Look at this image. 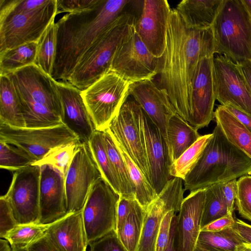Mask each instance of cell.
Returning a JSON list of instances; mask_svg holds the SVG:
<instances>
[{
    "label": "cell",
    "mask_w": 251,
    "mask_h": 251,
    "mask_svg": "<svg viewBox=\"0 0 251 251\" xmlns=\"http://www.w3.org/2000/svg\"><path fill=\"white\" fill-rule=\"evenodd\" d=\"M217 54L212 26L187 27L176 9H171L165 48L158 58V83L167 93L176 113L188 123L192 82L198 64Z\"/></svg>",
    "instance_id": "cell-1"
},
{
    "label": "cell",
    "mask_w": 251,
    "mask_h": 251,
    "mask_svg": "<svg viewBox=\"0 0 251 251\" xmlns=\"http://www.w3.org/2000/svg\"><path fill=\"white\" fill-rule=\"evenodd\" d=\"M130 0H99L90 8L68 13L57 23L56 50L51 76L68 82L92 45L124 11Z\"/></svg>",
    "instance_id": "cell-2"
},
{
    "label": "cell",
    "mask_w": 251,
    "mask_h": 251,
    "mask_svg": "<svg viewBox=\"0 0 251 251\" xmlns=\"http://www.w3.org/2000/svg\"><path fill=\"white\" fill-rule=\"evenodd\" d=\"M213 136L183 180L190 192L251 174V159L233 145L216 125Z\"/></svg>",
    "instance_id": "cell-3"
},
{
    "label": "cell",
    "mask_w": 251,
    "mask_h": 251,
    "mask_svg": "<svg viewBox=\"0 0 251 251\" xmlns=\"http://www.w3.org/2000/svg\"><path fill=\"white\" fill-rule=\"evenodd\" d=\"M57 15V0H0V53L38 42Z\"/></svg>",
    "instance_id": "cell-4"
},
{
    "label": "cell",
    "mask_w": 251,
    "mask_h": 251,
    "mask_svg": "<svg viewBox=\"0 0 251 251\" xmlns=\"http://www.w3.org/2000/svg\"><path fill=\"white\" fill-rule=\"evenodd\" d=\"M135 21L132 12L124 11L83 54L68 82L83 91L110 72L116 51L135 31Z\"/></svg>",
    "instance_id": "cell-5"
},
{
    "label": "cell",
    "mask_w": 251,
    "mask_h": 251,
    "mask_svg": "<svg viewBox=\"0 0 251 251\" xmlns=\"http://www.w3.org/2000/svg\"><path fill=\"white\" fill-rule=\"evenodd\" d=\"M212 28L217 54L251 60V16L242 0H223Z\"/></svg>",
    "instance_id": "cell-6"
},
{
    "label": "cell",
    "mask_w": 251,
    "mask_h": 251,
    "mask_svg": "<svg viewBox=\"0 0 251 251\" xmlns=\"http://www.w3.org/2000/svg\"><path fill=\"white\" fill-rule=\"evenodd\" d=\"M131 83L110 71L81 91L96 130L102 131L108 128L128 96Z\"/></svg>",
    "instance_id": "cell-7"
},
{
    "label": "cell",
    "mask_w": 251,
    "mask_h": 251,
    "mask_svg": "<svg viewBox=\"0 0 251 251\" xmlns=\"http://www.w3.org/2000/svg\"><path fill=\"white\" fill-rule=\"evenodd\" d=\"M0 140L14 145L35 161L42 159L51 150L72 143H80L64 124L50 127H15L0 123Z\"/></svg>",
    "instance_id": "cell-8"
},
{
    "label": "cell",
    "mask_w": 251,
    "mask_h": 251,
    "mask_svg": "<svg viewBox=\"0 0 251 251\" xmlns=\"http://www.w3.org/2000/svg\"><path fill=\"white\" fill-rule=\"evenodd\" d=\"M119 197L103 177L93 186L82 210L88 245L116 231Z\"/></svg>",
    "instance_id": "cell-9"
},
{
    "label": "cell",
    "mask_w": 251,
    "mask_h": 251,
    "mask_svg": "<svg viewBox=\"0 0 251 251\" xmlns=\"http://www.w3.org/2000/svg\"><path fill=\"white\" fill-rule=\"evenodd\" d=\"M41 166L30 165L15 171L4 195L18 224L39 223Z\"/></svg>",
    "instance_id": "cell-10"
},
{
    "label": "cell",
    "mask_w": 251,
    "mask_h": 251,
    "mask_svg": "<svg viewBox=\"0 0 251 251\" xmlns=\"http://www.w3.org/2000/svg\"><path fill=\"white\" fill-rule=\"evenodd\" d=\"M135 17V29L148 50L155 57L163 54L169 15L166 0H131Z\"/></svg>",
    "instance_id": "cell-11"
},
{
    "label": "cell",
    "mask_w": 251,
    "mask_h": 251,
    "mask_svg": "<svg viewBox=\"0 0 251 251\" xmlns=\"http://www.w3.org/2000/svg\"><path fill=\"white\" fill-rule=\"evenodd\" d=\"M101 177L88 143H81L65 176L68 213L82 210L93 186Z\"/></svg>",
    "instance_id": "cell-12"
},
{
    "label": "cell",
    "mask_w": 251,
    "mask_h": 251,
    "mask_svg": "<svg viewBox=\"0 0 251 251\" xmlns=\"http://www.w3.org/2000/svg\"><path fill=\"white\" fill-rule=\"evenodd\" d=\"M140 109L139 104L128 95L106 129L151 183L139 127Z\"/></svg>",
    "instance_id": "cell-13"
},
{
    "label": "cell",
    "mask_w": 251,
    "mask_h": 251,
    "mask_svg": "<svg viewBox=\"0 0 251 251\" xmlns=\"http://www.w3.org/2000/svg\"><path fill=\"white\" fill-rule=\"evenodd\" d=\"M216 99L251 115V93L237 63L224 55L213 58Z\"/></svg>",
    "instance_id": "cell-14"
},
{
    "label": "cell",
    "mask_w": 251,
    "mask_h": 251,
    "mask_svg": "<svg viewBox=\"0 0 251 251\" xmlns=\"http://www.w3.org/2000/svg\"><path fill=\"white\" fill-rule=\"evenodd\" d=\"M139 127L151 183L158 195L172 178L168 145L157 126L141 106Z\"/></svg>",
    "instance_id": "cell-15"
},
{
    "label": "cell",
    "mask_w": 251,
    "mask_h": 251,
    "mask_svg": "<svg viewBox=\"0 0 251 251\" xmlns=\"http://www.w3.org/2000/svg\"><path fill=\"white\" fill-rule=\"evenodd\" d=\"M7 75L20 98L42 104L61 118L62 105L55 80L36 64Z\"/></svg>",
    "instance_id": "cell-16"
},
{
    "label": "cell",
    "mask_w": 251,
    "mask_h": 251,
    "mask_svg": "<svg viewBox=\"0 0 251 251\" xmlns=\"http://www.w3.org/2000/svg\"><path fill=\"white\" fill-rule=\"evenodd\" d=\"M158 58L148 50L135 31L116 51L111 71L131 83L152 79L158 74Z\"/></svg>",
    "instance_id": "cell-17"
},
{
    "label": "cell",
    "mask_w": 251,
    "mask_h": 251,
    "mask_svg": "<svg viewBox=\"0 0 251 251\" xmlns=\"http://www.w3.org/2000/svg\"><path fill=\"white\" fill-rule=\"evenodd\" d=\"M183 180L171 179L146 210L142 235L136 251H155L157 237L165 215L178 212L184 199Z\"/></svg>",
    "instance_id": "cell-18"
},
{
    "label": "cell",
    "mask_w": 251,
    "mask_h": 251,
    "mask_svg": "<svg viewBox=\"0 0 251 251\" xmlns=\"http://www.w3.org/2000/svg\"><path fill=\"white\" fill-rule=\"evenodd\" d=\"M205 57L197 67L192 82L188 123L198 130L207 126L214 118L216 100L213 58Z\"/></svg>",
    "instance_id": "cell-19"
},
{
    "label": "cell",
    "mask_w": 251,
    "mask_h": 251,
    "mask_svg": "<svg viewBox=\"0 0 251 251\" xmlns=\"http://www.w3.org/2000/svg\"><path fill=\"white\" fill-rule=\"evenodd\" d=\"M129 95L157 126L168 144V122L176 112L167 92L152 78L131 83Z\"/></svg>",
    "instance_id": "cell-20"
},
{
    "label": "cell",
    "mask_w": 251,
    "mask_h": 251,
    "mask_svg": "<svg viewBox=\"0 0 251 251\" xmlns=\"http://www.w3.org/2000/svg\"><path fill=\"white\" fill-rule=\"evenodd\" d=\"M62 108L61 119L78 138L88 143L96 130L83 100L81 91L69 82L55 80Z\"/></svg>",
    "instance_id": "cell-21"
},
{
    "label": "cell",
    "mask_w": 251,
    "mask_h": 251,
    "mask_svg": "<svg viewBox=\"0 0 251 251\" xmlns=\"http://www.w3.org/2000/svg\"><path fill=\"white\" fill-rule=\"evenodd\" d=\"M39 223H53L68 214L65 176L49 165L41 166Z\"/></svg>",
    "instance_id": "cell-22"
},
{
    "label": "cell",
    "mask_w": 251,
    "mask_h": 251,
    "mask_svg": "<svg viewBox=\"0 0 251 251\" xmlns=\"http://www.w3.org/2000/svg\"><path fill=\"white\" fill-rule=\"evenodd\" d=\"M205 196V189H202L191 192L183 200L177 216L176 251H194L201 231Z\"/></svg>",
    "instance_id": "cell-23"
},
{
    "label": "cell",
    "mask_w": 251,
    "mask_h": 251,
    "mask_svg": "<svg viewBox=\"0 0 251 251\" xmlns=\"http://www.w3.org/2000/svg\"><path fill=\"white\" fill-rule=\"evenodd\" d=\"M47 233L62 251H87L82 210L68 213L54 222Z\"/></svg>",
    "instance_id": "cell-24"
},
{
    "label": "cell",
    "mask_w": 251,
    "mask_h": 251,
    "mask_svg": "<svg viewBox=\"0 0 251 251\" xmlns=\"http://www.w3.org/2000/svg\"><path fill=\"white\" fill-rule=\"evenodd\" d=\"M223 0H183L176 11L185 25L194 29L211 27Z\"/></svg>",
    "instance_id": "cell-25"
},
{
    "label": "cell",
    "mask_w": 251,
    "mask_h": 251,
    "mask_svg": "<svg viewBox=\"0 0 251 251\" xmlns=\"http://www.w3.org/2000/svg\"><path fill=\"white\" fill-rule=\"evenodd\" d=\"M167 136L172 164L201 135L197 129L176 113L168 122Z\"/></svg>",
    "instance_id": "cell-26"
},
{
    "label": "cell",
    "mask_w": 251,
    "mask_h": 251,
    "mask_svg": "<svg viewBox=\"0 0 251 251\" xmlns=\"http://www.w3.org/2000/svg\"><path fill=\"white\" fill-rule=\"evenodd\" d=\"M0 123L25 127L19 97L7 75H0Z\"/></svg>",
    "instance_id": "cell-27"
},
{
    "label": "cell",
    "mask_w": 251,
    "mask_h": 251,
    "mask_svg": "<svg viewBox=\"0 0 251 251\" xmlns=\"http://www.w3.org/2000/svg\"><path fill=\"white\" fill-rule=\"evenodd\" d=\"M214 118L227 139L251 159V132L223 105L217 107Z\"/></svg>",
    "instance_id": "cell-28"
},
{
    "label": "cell",
    "mask_w": 251,
    "mask_h": 251,
    "mask_svg": "<svg viewBox=\"0 0 251 251\" xmlns=\"http://www.w3.org/2000/svg\"><path fill=\"white\" fill-rule=\"evenodd\" d=\"M37 42L25 43L0 53V75L36 64Z\"/></svg>",
    "instance_id": "cell-29"
},
{
    "label": "cell",
    "mask_w": 251,
    "mask_h": 251,
    "mask_svg": "<svg viewBox=\"0 0 251 251\" xmlns=\"http://www.w3.org/2000/svg\"><path fill=\"white\" fill-rule=\"evenodd\" d=\"M88 144L102 177L119 196L121 195L120 182L107 153L102 131L96 130Z\"/></svg>",
    "instance_id": "cell-30"
},
{
    "label": "cell",
    "mask_w": 251,
    "mask_h": 251,
    "mask_svg": "<svg viewBox=\"0 0 251 251\" xmlns=\"http://www.w3.org/2000/svg\"><path fill=\"white\" fill-rule=\"evenodd\" d=\"M115 143L127 167L129 176L135 190V198L146 211L150 205L157 199L158 195L151 183L137 165L122 148L116 142Z\"/></svg>",
    "instance_id": "cell-31"
},
{
    "label": "cell",
    "mask_w": 251,
    "mask_h": 251,
    "mask_svg": "<svg viewBox=\"0 0 251 251\" xmlns=\"http://www.w3.org/2000/svg\"><path fill=\"white\" fill-rule=\"evenodd\" d=\"M102 132L107 153L120 182V196L135 199L134 188L123 156L109 131L106 129Z\"/></svg>",
    "instance_id": "cell-32"
},
{
    "label": "cell",
    "mask_w": 251,
    "mask_h": 251,
    "mask_svg": "<svg viewBox=\"0 0 251 251\" xmlns=\"http://www.w3.org/2000/svg\"><path fill=\"white\" fill-rule=\"evenodd\" d=\"M25 127L42 128L62 124L61 117L46 106L19 97Z\"/></svg>",
    "instance_id": "cell-33"
},
{
    "label": "cell",
    "mask_w": 251,
    "mask_h": 251,
    "mask_svg": "<svg viewBox=\"0 0 251 251\" xmlns=\"http://www.w3.org/2000/svg\"><path fill=\"white\" fill-rule=\"evenodd\" d=\"M146 211L137 201L122 228L116 231L128 251H136L142 235Z\"/></svg>",
    "instance_id": "cell-34"
},
{
    "label": "cell",
    "mask_w": 251,
    "mask_h": 251,
    "mask_svg": "<svg viewBox=\"0 0 251 251\" xmlns=\"http://www.w3.org/2000/svg\"><path fill=\"white\" fill-rule=\"evenodd\" d=\"M243 240L230 227L219 231L201 230L197 245L210 251H237Z\"/></svg>",
    "instance_id": "cell-35"
},
{
    "label": "cell",
    "mask_w": 251,
    "mask_h": 251,
    "mask_svg": "<svg viewBox=\"0 0 251 251\" xmlns=\"http://www.w3.org/2000/svg\"><path fill=\"white\" fill-rule=\"evenodd\" d=\"M53 223L18 224L8 231L3 238L9 242L12 248L26 249L43 237Z\"/></svg>",
    "instance_id": "cell-36"
},
{
    "label": "cell",
    "mask_w": 251,
    "mask_h": 251,
    "mask_svg": "<svg viewBox=\"0 0 251 251\" xmlns=\"http://www.w3.org/2000/svg\"><path fill=\"white\" fill-rule=\"evenodd\" d=\"M57 28L54 20L49 25L37 42L36 64L51 76L56 50Z\"/></svg>",
    "instance_id": "cell-37"
},
{
    "label": "cell",
    "mask_w": 251,
    "mask_h": 251,
    "mask_svg": "<svg viewBox=\"0 0 251 251\" xmlns=\"http://www.w3.org/2000/svg\"><path fill=\"white\" fill-rule=\"evenodd\" d=\"M212 136V133L201 135L195 143L171 164L170 175L172 177H179L184 180Z\"/></svg>",
    "instance_id": "cell-38"
},
{
    "label": "cell",
    "mask_w": 251,
    "mask_h": 251,
    "mask_svg": "<svg viewBox=\"0 0 251 251\" xmlns=\"http://www.w3.org/2000/svg\"><path fill=\"white\" fill-rule=\"evenodd\" d=\"M204 189L205 196L201 217V229L214 221L228 214L220 184L212 185Z\"/></svg>",
    "instance_id": "cell-39"
},
{
    "label": "cell",
    "mask_w": 251,
    "mask_h": 251,
    "mask_svg": "<svg viewBox=\"0 0 251 251\" xmlns=\"http://www.w3.org/2000/svg\"><path fill=\"white\" fill-rule=\"evenodd\" d=\"M80 143H72L51 150L41 160L32 165H49L58 170L65 176Z\"/></svg>",
    "instance_id": "cell-40"
},
{
    "label": "cell",
    "mask_w": 251,
    "mask_h": 251,
    "mask_svg": "<svg viewBox=\"0 0 251 251\" xmlns=\"http://www.w3.org/2000/svg\"><path fill=\"white\" fill-rule=\"evenodd\" d=\"M35 161L20 148L0 140V167L16 171L32 165Z\"/></svg>",
    "instance_id": "cell-41"
},
{
    "label": "cell",
    "mask_w": 251,
    "mask_h": 251,
    "mask_svg": "<svg viewBox=\"0 0 251 251\" xmlns=\"http://www.w3.org/2000/svg\"><path fill=\"white\" fill-rule=\"evenodd\" d=\"M235 204L241 217L251 222V176L240 177L237 180Z\"/></svg>",
    "instance_id": "cell-42"
},
{
    "label": "cell",
    "mask_w": 251,
    "mask_h": 251,
    "mask_svg": "<svg viewBox=\"0 0 251 251\" xmlns=\"http://www.w3.org/2000/svg\"><path fill=\"white\" fill-rule=\"evenodd\" d=\"M89 251H128L115 231L89 244Z\"/></svg>",
    "instance_id": "cell-43"
},
{
    "label": "cell",
    "mask_w": 251,
    "mask_h": 251,
    "mask_svg": "<svg viewBox=\"0 0 251 251\" xmlns=\"http://www.w3.org/2000/svg\"><path fill=\"white\" fill-rule=\"evenodd\" d=\"M18 225L11 207L4 196L0 198V237L3 238L6 233Z\"/></svg>",
    "instance_id": "cell-44"
},
{
    "label": "cell",
    "mask_w": 251,
    "mask_h": 251,
    "mask_svg": "<svg viewBox=\"0 0 251 251\" xmlns=\"http://www.w3.org/2000/svg\"><path fill=\"white\" fill-rule=\"evenodd\" d=\"M99 0H57V14L62 12L75 13L88 9Z\"/></svg>",
    "instance_id": "cell-45"
},
{
    "label": "cell",
    "mask_w": 251,
    "mask_h": 251,
    "mask_svg": "<svg viewBox=\"0 0 251 251\" xmlns=\"http://www.w3.org/2000/svg\"><path fill=\"white\" fill-rule=\"evenodd\" d=\"M176 212L169 211L164 217L157 237L155 251H166L170 239L172 219Z\"/></svg>",
    "instance_id": "cell-46"
},
{
    "label": "cell",
    "mask_w": 251,
    "mask_h": 251,
    "mask_svg": "<svg viewBox=\"0 0 251 251\" xmlns=\"http://www.w3.org/2000/svg\"><path fill=\"white\" fill-rule=\"evenodd\" d=\"M137 201L133 198H126L122 196L119 197L117 208L115 231L120 230L122 228Z\"/></svg>",
    "instance_id": "cell-47"
},
{
    "label": "cell",
    "mask_w": 251,
    "mask_h": 251,
    "mask_svg": "<svg viewBox=\"0 0 251 251\" xmlns=\"http://www.w3.org/2000/svg\"><path fill=\"white\" fill-rule=\"evenodd\" d=\"M221 190L226 204L228 214H232L235 204L237 189V179L221 183Z\"/></svg>",
    "instance_id": "cell-48"
},
{
    "label": "cell",
    "mask_w": 251,
    "mask_h": 251,
    "mask_svg": "<svg viewBox=\"0 0 251 251\" xmlns=\"http://www.w3.org/2000/svg\"><path fill=\"white\" fill-rule=\"evenodd\" d=\"M236 220L232 214H227L225 216L220 218L203 227L201 230L210 231H219L227 229L233 226Z\"/></svg>",
    "instance_id": "cell-49"
},
{
    "label": "cell",
    "mask_w": 251,
    "mask_h": 251,
    "mask_svg": "<svg viewBox=\"0 0 251 251\" xmlns=\"http://www.w3.org/2000/svg\"><path fill=\"white\" fill-rule=\"evenodd\" d=\"M26 250L27 251H62L47 233L28 246Z\"/></svg>",
    "instance_id": "cell-50"
},
{
    "label": "cell",
    "mask_w": 251,
    "mask_h": 251,
    "mask_svg": "<svg viewBox=\"0 0 251 251\" xmlns=\"http://www.w3.org/2000/svg\"><path fill=\"white\" fill-rule=\"evenodd\" d=\"M232 227L244 243L251 245V225L237 219Z\"/></svg>",
    "instance_id": "cell-51"
},
{
    "label": "cell",
    "mask_w": 251,
    "mask_h": 251,
    "mask_svg": "<svg viewBox=\"0 0 251 251\" xmlns=\"http://www.w3.org/2000/svg\"><path fill=\"white\" fill-rule=\"evenodd\" d=\"M224 106L251 132V115L231 106Z\"/></svg>",
    "instance_id": "cell-52"
},
{
    "label": "cell",
    "mask_w": 251,
    "mask_h": 251,
    "mask_svg": "<svg viewBox=\"0 0 251 251\" xmlns=\"http://www.w3.org/2000/svg\"><path fill=\"white\" fill-rule=\"evenodd\" d=\"M236 63L241 70L251 93V60Z\"/></svg>",
    "instance_id": "cell-53"
},
{
    "label": "cell",
    "mask_w": 251,
    "mask_h": 251,
    "mask_svg": "<svg viewBox=\"0 0 251 251\" xmlns=\"http://www.w3.org/2000/svg\"><path fill=\"white\" fill-rule=\"evenodd\" d=\"M177 222V216L176 214L173 217L171 223L170 236L169 241L166 251H176L175 244V235Z\"/></svg>",
    "instance_id": "cell-54"
},
{
    "label": "cell",
    "mask_w": 251,
    "mask_h": 251,
    "mask_svg": "<svg viewBox=\"0 0 251 251\" xmlns=\"http://www.w3.org/2000/svg\"><path fill=\"white\" fill-rule=\"evenodd\" d=\"M0 251H13L10 243L5 239H0Z\"/></svg>",
    "instance_id": "cell-55"
},
{
    "label": "cell",
    "mask_w": 251,
    "mask_h": 251,
    "mask_svg": "<svg viewBox=\"0 0 251 251\" xmlns=\"http://www.w3.org/2000/svg\"><path fill=\"white\" fill-rule=\"evenodd\" d=\"M237 251H251V247L244 243L237 247Z\"/></svg>",
    "instance_id": "cell-56"
},
{
    "label": "cell",
    "mask_w": 251,
    "mask_h": 251,
    "mask_svg": "<svg viewBox=\"0 0 251 251\" xmlns=\"http://www.w3.org/2000/svg\"><path fill=\"white\" fill-rule=\"evenodd\" d=\"M242 1L251 16V0H242Z\"/></svg>",
    "instance_id": "cell-57"
},
{
    "label": "cell",
    "mask_w": 251,
    "mask_h": 251,
    "mask_svg": "<svg viewBox=\"0 0 251 251\" xmlns=\"http://www.w3.org/2000/svg\"><path fill=\"white\" fill-rule=\"evenodd\" d=\"M194 251H210L207 250H206V249H205L197 244L196 248Z\"/></svg>",
    "instance_id": "cell-58"
},
{
    "label": "cell",
    "mask_w": 251,
    "mask_h": 251,
    "mask_svg": "<svg viewBox=\"0 0 251 251\" xmlns=\"http://www.w3.org/2000/svg\"><path fill=\"white\" fill-rule=\"evenodd\" d=\"M13 251H27L26 249L12 248Z\"/></svg>",
    "instance_id": "cell-59"
},
{
    "label": "cell",
    "mask_w": 251,
    "mask_h": 251,
    "mask_svg": "<svg viewBox=\"0 0 251 251\" xmlns=\"http://www.w3.org/2000/svg\"><path fill=\"white\" fill-rule=\"evenodd\" d=\"M250 247H251V245L248 244Z\"/></svg>",
    "instance_id": "cell-60"
}]
</instances>
